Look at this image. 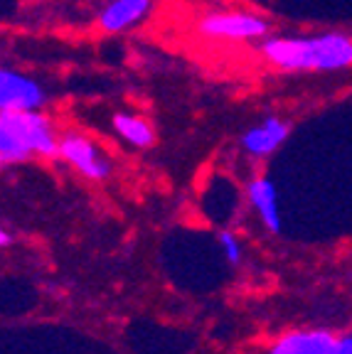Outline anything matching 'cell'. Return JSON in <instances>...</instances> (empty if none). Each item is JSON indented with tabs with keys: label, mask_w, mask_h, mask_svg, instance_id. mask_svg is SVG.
Returning <instances> with one entry per match:
<instances>
[{
	"label": "cell",
	"mask_w": 352,
	"mask_h": 354,
	"mask_svg": "<svg viewBox=\"0 0 352 354\" xmlns=\"http://www.w3.org/2000/svg\"><path fill=\"white\" fill-rule=\"evenodd\" d=\"M259 52L283 72H340L352 66V37L345 32L264 37Z\"/></svg>",
	"instance_id": "6da1fadb"
},
{
	"label": "cell",
	"mask_w": 352,
	"mask_h": 354,
	"mask_svg": "<svg viewBox=\"0 0 352 354\" xmlns=\"http://www.w3.org/2000/svg\"><path fill=\"white\" fill-rule=\"evenodd\" d=\"M60 138L42 111H0V167L30 160L33 155L55 158Z\"/></svg>",
	"instance_id": "7a4b0ae2"
},
{
	"label": "cell",
	"mask_w": 352,
	"mask_h": 354,
	"mask_svg": "<svg viewBox=\"0 0 352 354\" xmlns=\"http://www.w3.org/2000/svg\"><path fill=\"white\" fill-rule=\"evenodd\" d=\"M197 32L204 39H264L271 32V22L254 12H207L197 20Z\"/></svg>",
	"instance_id": "3957f363"
},
{
	"label": "cell",
	"mask_w": 352,
	"mask_h": 354,
	"mask_svg": "<svg viewBox=\"0 0 352 354\" xmlns=\"http://www.w3.org/2000/svg\"><path fill=\"white\" fill-rule=\"evenodd\" d=\"M67 165H72L91 183H104L111 177V160L99 150V145L82 133H64L60 136V153H57Z\"/></svg>",
	"instance_id": "277c9868"
},
{
	"label": "cell",
	"mask_w": 352,
	"mask_h": 354,
	"mask_svg": "<svg viewBox=\"0 0 352 354\" xmlns=\"http://www.w3.org/2000/svg\"><path fill=\"white\" fill-rule=\"evenodd\" d=\"M47 101L42 84L0 64V111H39Z\"/></svg>",
	"instance_id": "5b68a950"
},
{
	"label": "cell",
	"mask_w": 352,
	"mask_h": 354,
	"mask_svg": "<svg viewBox=\"0 0 352 354\" xmlns=\"http://www.w3.org/2000/svg\"><path fill=\"white\" fill-rule=\"evenodd\" d=\"M288 133H291L288 121H283V118H279V116H269L256 123V126L247 128V131L242 133V138H239V145H242V150L249 158L264 160V158L274 155L281 145L286 143Z\"/></svg>",
	"instance_id": "8992f818"
},
{
	"label": "cell",
	"mask_w": 352,
	"mask_h": 354,
	"mask_svg": "<svg viewBox=\"0 0 352 354\" xmlns=\"http://www.w3.org/2000/svg\"><path fill=\"white\" fill-rule=\"evenodd\" d=\"M269 354H337V337L325 330H296L283 335Z\"/></svg>",
	"instance_id": "52a82bcc"
},
{
	"label": "cell",
	"mask_w": 352,
	"mask_h": 354,
	"mask_svg": "<svg viewBox=\"0 0 352 354\" xmlns=\"http://www.w3.org/2000/svg\"><path fill=\"white\" fill-rule=\"evenodd\" d=\"M153 0H111L101 10L99 28L104 32H126L148 17Z\"/></svg>",
	"instance_id": "ba28073f"
},
{
	"label": "cell",
	"mask_w": 352,
	"mask_h": 354,
	"mask_svg": "<svg viewBox=\"0 0 352 354\" xmlns=\"http://www.w3.org/2000/svg\"><path fill=\"white\" fill-rule=\"evenodd\" d=\"M249 205L261 216L269 232H281V212H279V192L269 177H254L249 183Z\"/></svg>",
	"instance_id": "9c48e42d"
},
{
	"label": "cell",
	"mask_w": 352,
	"mask_h": 354,
	"mask_svg": "<svg viewBox=\"0 0 352 354\" xmlns=\"http://www.w3.org/2000/svg\"><path fill=\"white\" fill-rule=\"evenodd\" d=\"M111 126L114 131L126 140L133 148H150L155 143V131L143 116H136V113H126V111H118L111 118Z\"/></svg>",
	"instance_id": "30bf717a"
},
{
	"label": "cell",
	"mask_w": 352,
	"mask_h": 354,
	"mask_svg": "<svg viewBox=\"0 0 352 354\" xmlns=\"http://www.w3.org/2000/svg\"><path fill=\"white\" fill-rule=\"evenodd\" d=\"M220 246H222V251H225L227 261H229L231 266L242 263V256H244V251H242V243H239V239L234 236V234H229V232H222V234H220Z\"/></svg>",
	"instance_id": "8fae6325"
},
{
	"label": "cell",
	"mask_w": 352,
	"mask_h": 354,
	"mask_svg": "<svg viewBox=\"0 0 352 354\" xmlns=\"http://www.w3.org/2000/svg\"><path fill=\"white\" fill-rule=\"evenodd\" d=\"M337 354H352V335L337 339Z\"/></svg>",
	"instance_id": "7c38bea8"
},
{
	"label": "cell",
	"mask_w": 352,
	"mask_h": 354,
	"mask_svg": "<svg viewBox=\"0 0 352 354\" xmlns=\"http://www.w3.org/2000/svg\"><path fill=\"white\" fill-rule=\"evenodd\" d=\"M10 243H12V236L0 227V249H6V246H10Z\"/></svg>",
	"instance_id": "4fadbf2b"
}]
</instances>
